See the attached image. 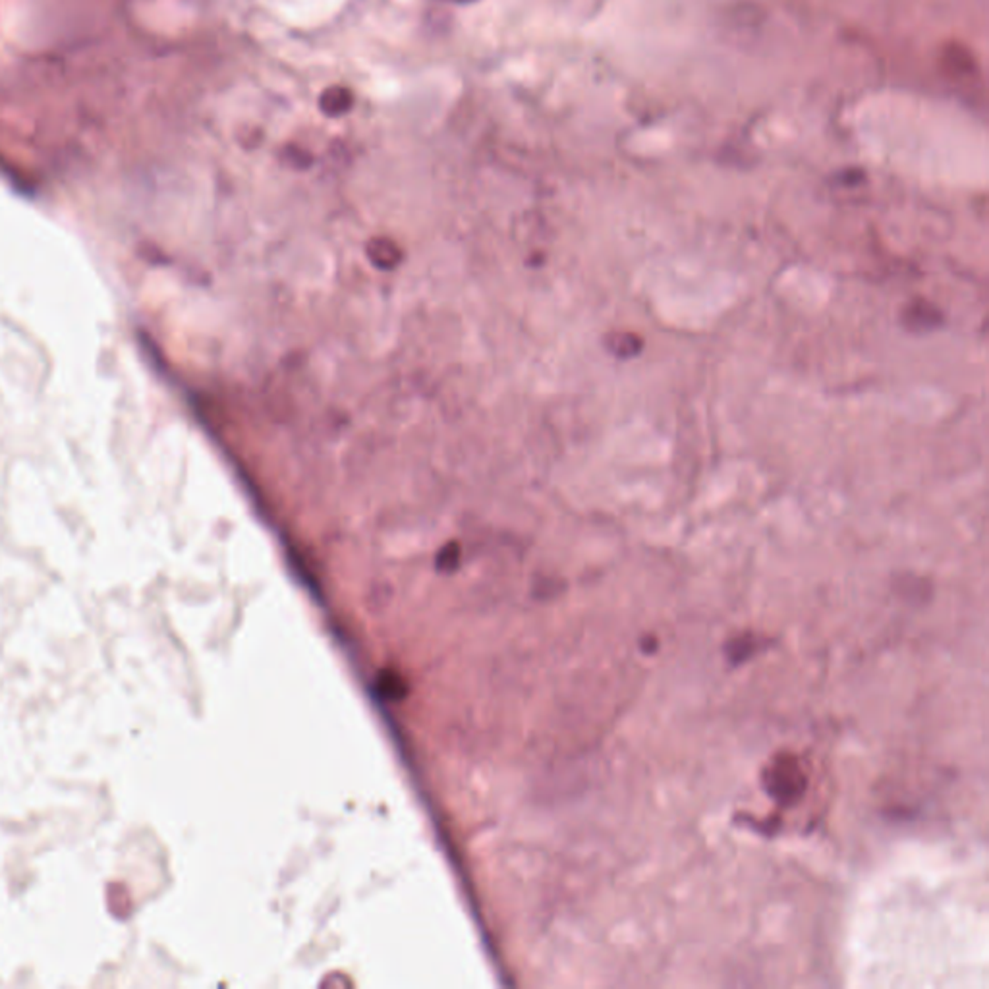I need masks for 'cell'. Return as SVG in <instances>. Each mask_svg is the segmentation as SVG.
<instances>
[{
  "label": "cell",
  "instance_id": "6da1fadb",
  "mask_svg": "<svg viewBox=\"0 0 989 989\" xmlns=\"http://www.w3.org/2000/svg\"><path fill=\"white\" fill-rule=\"evenodd\" d=\"M764 786L779 806H794L806 791V775L794 755H777L764 771Z\"/></svg>",
  "mask_w": 989,
  "mask_h": 989
},
{
  "label": "cell",
  "instance_id": "7a4b0ae2",
  "mask_svg": "<svg viewBox=\"0 0 989 989\" xmlns=\"http://www.w3.org/2000/svg\"><path fill=\"white\" fill-rule=\"evenodd\" d=\"M903 323L904 327L912 333H925L939 327L941 314L934 304L925 300H914L904 307Z\"/></svg>",
  "mask_w": 989,
  "mask_h": 989
},
{
  "label": "cell",
  "instance_id": "3957f363",
  "mask_svg": "<svg viewBox=\"0 0 989 989\" xmlns=\"http://www.w3.org/2000/svg\"><path fill=\"white\" fill-rule=\"evenodd\" d=\"M354 93L345 85H331L321 93L319 111L329 118H340L352 111Z\"/></svg>",
  "mask_w": 989,
  "mask_h": 989
},
{
  "label": "cell",
  "instance_id": "277c9868",
  "mask_svg": "<svg viewBox=\"0 0 989 989\" xmlns=\"http://www.w3.org/2000/svg\"><path fill=\"white\" fill-rule=\"evenodd\" d=\"M757 645L760 644H757V640L752 636V634H742V636L733 638L724 645V655L731 664H740L748 661L757 652Z\"/></svg>",
  "mask_w": 989,
  "mask_h": 989
},
{
  "label": "cell",
  "instance_id": "5b68a950",
  "mask_svg": "<svg viewBox=\"0 0 989 989\" xmlns=\"http://www.w3.org/2000/svg\"><path fill=\"white\" fill-rule=\"evenodd\" d=\"M609 346L611 350L616 354V355H623V358H630V355L638 354L640 348H642V340L636 336V335H630V333H618L614 335L611 340H609Z\"/></svg>",
  "mask_w": 989,
  "mask_h": 989
},
{
  "label": "cell",
  "instance_id": "8992f818",
  "mask_svg": "<svg viewBox=\"0 0 989 989\" xmlns=\"http://www.w3.org/2000/svg\"><path fill=\"white\" fill-rule=\"evenodd\" d=\"M657 647H659V642H657L655 636H652V634H649V636H645V638L642 640L644 654H655V652H657Z\"/></svg>",
  "mask_w": 989,
  "mask_h": 989
},
{
  "label": "cell",
  "instance_id": "52a82bcc",
  "mask_svg": "<svg viewBox=\"0 0 989 989\" xmlns=\"http://www.w3.org/2000/svg\"><path fill=\"white\" fill-rule=\"evenodd\" d=\"M448 3H475V0H448Z\"/></svg>",
  "mask_w": 989,
  "mask_h": 989
}]
</instances>
